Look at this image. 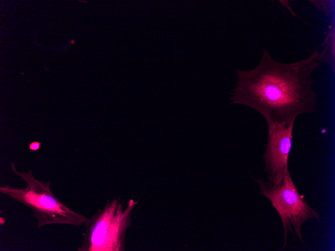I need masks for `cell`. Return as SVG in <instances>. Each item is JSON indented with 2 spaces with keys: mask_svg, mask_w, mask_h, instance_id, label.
Here are the masks:
<instances>
[{
  "mask_svg": "<svg viewBox=\"0 0 335 251\" xmlns=\"http://www.w3.org/2000/svg\"><path fill=\"white\" fill-rule=\"evenodd\" d=\"M320 61L317 49L308 58L290 63L276 61L264 49L256 67L237 70V82L231 94L232 103L255 110L267 125L294 123L298 115L316 111L317 95L312 88V74Z\"/></svg>",
  "mask_w": 335,
  "mask_h": 251,
  "instance_id": "1",
  "label": "cell"
},
{
  "mask_svg": "<svg viewBox=\"0 0 335 251\" xmlns=\"http://www.w3.org/2000/svg\"><path fill=\"white\" fill-rule=\"evenodd\" d=\"M294 123L286 125L275 124L267 125L268 137L265 151L262 158L265 162L264 171L268 181L280 183L289 171L288 159L291 147Z\"/></svg>",
  "mask_w": 335,
  "mask_h": 251,
  "instance_id": "5",
  "label": "cell"
},
{
  "mask_svg": "<svg viewBox=\"0 0 335 251\" xmlns=\"http://www.w3.org/2000/svg\"><path fill=\"white\" fill-rule=\"evenodd\" d=\"M12 171L22 178L26 185L15 188L10 185L0 187V192L31 209L37 220V228L49 224H68L80 226L87 217L73 211L61 201L50 188V181H41L33 175L32 170L19 172L14 163Z\"/></svg>",
  "mask_w": 335,
  "mask_h": 251,
  "instance_id": "2",
  "label": "cell"
},
{
  "mask_svg": "<svg viewBox=\"0 0 335 251\" xmlns=\"http://www.w3.org/2000/svg\"><path fill=\"white\" fill-rule=\"evenodd\" d=\"M260 187L259 194L270 200L272 205L278 213L284 230L283 247L287 243L288 232H290L305 245L302 239L301 227L307 220L314 218L320 221L319 213L305 201L294 185L288 171L281 182L275 184L259 177L252 176Z\"/></svg>",
  "mask_w": 335,
  "mask_h": 251,
  "instance_id": "4",
  "label": "cell"
},
{
  "mask_svg": "<svg viewBox=\"0 0 335 251\" xmlns=\"http://www.w3.org/2000/svg\"><path fill=\"white\" fill-rule=\"evenodd\" d=\"M40 144L37 141L31 143L29 145V148L33 151L37 150L40 148Z\"/></svg>",
  "mask_w": 335,
  "mask_h": 251,
  "instance_id": "6",
  "label": "cell"
},
{
  "mask_svg": "<svg viewBox=\"0 0 335 251\" xmlns=\"http://www.w3.org/2000/svg\"><path fill=\"white\" fill-rule=\"evenodd\" d=\"M138 200L130 199L125 207L120 197L108 200L84 224L86 231L78 251H124L125 235L132 223V211Z\"/></svg>",
  "mask_w": 335,
  "mask_h": 251,
  "instance_id": "3",
  "label": "cell"
},
{
  "mask_svg": "<svg viewBox=\"0 0 335 251\" xmlns=\"http://www.w3.org/2000/svg\"><path fill=\"white\" fill-rule=\"evenodd\" d=\"M75 40H71L70 41V44H74V43H75Z\"/></svg>",
  "mask_w": 335,
  "mask_h": 251,
  "instance_id": "7",
  "label": "cell"
}]
</instances>
